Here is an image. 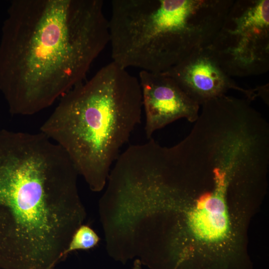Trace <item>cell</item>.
Segmentation results:
<instances>
[{"label":"cell","instance_id":"cell-1","mask_svg":"<svg viewBox=\"0 0 269 269\" xmlns=\"http://www.w3.org/2000/svg\"><path fill=\"white\" fill-rule=\"evenodd\" d=\"M102 0H13L0 40V90L13 115L52 105L84 81L109 43Z\"/></svg>","mask_w":269,"mask_h":269},{"label":"cell","instance_id":"cell-2","mask_svg":"<svg viewBox=\"0 0 269 269\" xmlns=\"http://www.w3.org/2000/svg\"><path fill=\"white\" fill-rule=\"evenodd\" d=\"M78 173L41 132L0 129V268L53 269L86 213Z\"/></svg>","mask_w":269,"mask_h":269},{"label":"cell","instance_id":"cell-3","mask_svg":"<svg viewBox=\"0 0 269 269\" xmlns=\"http://www.w3.org/2000/svg\"><path fill=\"white\" fill-rule=\"evenodd\" d=\"M60 98L40 132L65 152L92 191H101L140 122L139 80L112 61Z\"/></svg>","mask_w":269,"mask_h":269},{"label":"cell","instance_id":"cell-4","mask_svg":"<svg viewBox=\"0 0 269 269\" xmlns=\"http://www.w3.org/2000/svg\"><path fill=\"white\" fill-rule=\"evenodd\" d=\"M109 20L112 61L164 72L195 47L199 25L187 0H113Z\"/></svg>","mask_w":269,"mask_h":269},{"label":"cell","instance_id":"cell-5","mask_svg":"<svg viewBox=\"0 0 269 269\" xmlns=\"http://www.w3.org/2000/svg\"><path fill=\"white\" fill-rule=\"evenodd\" d=\"M209 45L231 77L267 72L269 0H234Z\"/></svg>","mask_w":269,"mask_h":269},{"label":"cell","instance_id":"cell-6","mask_svg":"<svg viewBox=\"0 0 269 269\" xmlns=\"http://www.w3.org/2000/svg\"><path fill=\"white\" fill-rule=\"evenodd\" d=\"M246 189L240 175L229 170L220 174L213 184L184 194L194 202L191 209L183 212L195 237L208 243L227 239L231 231L228 199L231 195H246Z\"/></svg>","mask_w":269,"mask_h":269},{"label":"cell","instance_id":"cell-7","mask_svg":"<svg viewBox=\"0 0 269 269\" xmlns=\"http://www.w3.org/2000/svg\"><path fill=\"white\" fill-rule=\"evenodd\" d=\"M163 73L172 78L200 106L226 95L231 89L241 92L249 100L263 93L261 87L248 89L237 84L223 69L209 44L194 49Z\"/></svg>","mask_w":269,"mask_h":269},{"label":"cell","instance_id":"cell-8","mask_svg":"<svg viewBox=\"0 0 269 269\" xmlns=\"http://www.w3.org/2000/svg\"><path fill=\"white\" fill-rule=\"evenodd\" d=\"M142 107L148 139L157 130L181 118L194 123L200 105L170 77L163 72L141 70L139 73Z\"/></svg>","mask_w":269,"mask_h":269},{"label":"cell","instance_id":"cell-9","mask_svg":"<svg viewBox=\"0 0 269 269\" xmlns=\"http://www.w3.org/2000/svg\"><path fill=\"white\" fill-rule=\"evenodd\" d=\"M100 240V237L90 227L82 224L73 234L64 253V257L65 258L73 251L92 249L98 244Z\"/></svg>","mask_w":269,"mask_h":269},{"label":"cell","instance_id":"cell-10","mask_svg":"<svg viewBox=\"0 0 269 269\" xmlns=\"http://www.w3.org/2000/svg\"><path fill=\"white\" fill-rule=\"evenodd\" d=\"M142 264L139 259H135L134 261L133 269H142Z\"/></svg>","mask_w":269,"mask_h":269}]
</instances>
